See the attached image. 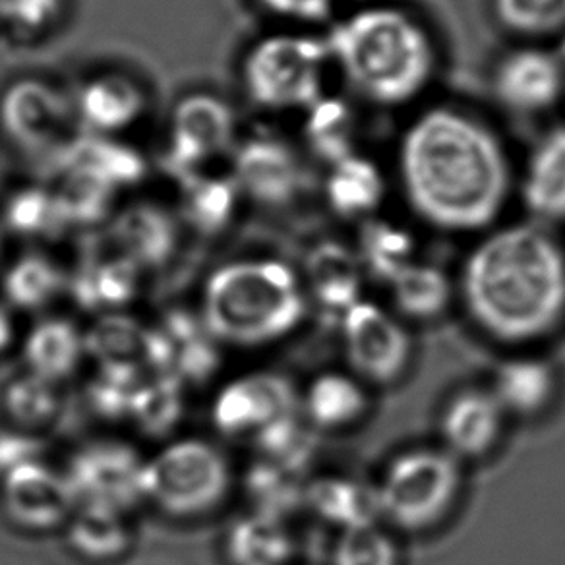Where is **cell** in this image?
<instances>
[{"label":"cell","instance_id":"4dcf8cb0","mask_svg":"<svg viewBox=\"0 0 565 565\" xmlns=\"http://www.w3.org/2000/svg\"><path fill=\"white\" fill-rule=\"evenodd\" d=\"M132 529L125 513L103 508H76L66 523V542L74 554L94 564H107L128 554Z\"/></svg>","mask_w":565,"mask_h":565},{"label":"cell","instance_id":"52a82bcc","mask_svg":"<svg viewBox=\"0 0 565 565\" xmlns=\"http://www.w3.org/2000/svg\"><path fill=\"white\" fill-rule=\"evenodd\" d=\"M330 66L326 40L275 33L244 56V87L264 109L307 110L326 95L323 82Z\"/></svg>","mask_w":565,"mask_h":565},{"label":"cell","instance_id":"ffe728a7","mask_svg":"<svg viewBox=\"0 0 565 565\" xmlns=\"http://www.w3.org/2000/svg\"><path fill=\"white\" fill-rule=\"evenodd\" d=\"M361 262L345 244L323 241L308 252L305 264V291L326 315L343 318L362 300Z\"/></svg>","mask_w":565,"mask_h":565},{"label":"cell","instance_id":"4fadbf2b","mask_svg":"<svg viewBox=\"0 0 565 565\" xmlns=\"http://www.w3.org/2000/svg\"><path fill=\"white\" fill-rule=\"evenodd\" d=\"M233 179L243 196L266 207H285L305 190L307 171L289 141L274 134H252L233 151Z\"/></svg>","mask_w":565,"mask_h":565},{"label":"cell","instance_id":"9a60e30c","mask_svg":"<svg viewBox=\"0 0 565 565\" xmlns=\"http://www.w3.org/2000/svg\"><path fill=\"white\" fill-rule=\"evenodd\" d=\"M0 505L12 525L30 533L66 526L78 508L64 471L45 461L25 465L0 480Z\"/></svg>","mask_w":565,"mask_h":565},{"label":"cell","instance_id":"bcb514c9","mask_svg":"<svg viewBox=\"0 0 565 565\" xmlns=\"http://www.w3.org/2000/svg\"><path fill=\"white\" fill-rule=\"evenodd\" d=\"M63 0H0V20L17 32L40 33L55 24Z\"/></svg>","mask_w":565,"mask_h":565},{"label":"cell","instance_id":"83f0119b","mask_svg":"<svg viewBox=\"0 0 565 565\" xmlns=\"http://www.w3.org/2000/svg\"><path fill=\"white\" fill-rule=\"evenodd\" d=\"M385 198L382 169L359 151L330 167L326 200L345 220H370Z\"/></svg>","mask_w":565,"mask_h":565},{"label":"cell","instance_id":"d6a6232c","mask_svg":"<svg viewBox=\"0 0 565 565\" xmlns=\"http://www.w3.org/2000/svg\"><path fill=\"white\" fill-rule=\"evenodd\" d=\"M68 287V275L45 254H24L2 275V295L10 307L38 312Z\"/></svg>","mask_w":565,"mask_h":565},{"label":"cell","instance_id":"f907efd6","mask_svg":"<svg viewBox=\"0 0 565 565\" xmlns=\"http://www.w3.org/2000/svg\"><path fill=\"white\" fill-rule=\"evenodd\" d=\"M0 252H2V233H0Z\"/></svg>","mask_w":565,"mask_h":565},{"label":"cell","instance_id":"484cf974","mask_svg":"<svg viewBox=\"0 0 565 565\" xmlns=\"http://www.w3.org/2000/svg\"><path fill=\"white\" fill-rule=\"evenodd\" d=\"M557 377L550 362L518 356L495 370L494 393L505 415L531 418L541 415L556 397Z\"/></svg>","mask_w":565,"mask_h":565},{"label":"cell","instance_id":"c3c4849f","mask_svg":"<svg viewBox=\"0 0 565 565\" xmlns=\"http://www.w3.org/2000/svg\"><path fill=\"white\" fill-rule=\"evenodd\" d=\"M259 7L274 17L299 22V24H323L333 17L338 0H258Z\"/></svg>","mask_w":565,"mask_h":565},{"label":"cell","instance_id":"2e32d148","mask_svg":"<svg viewBox=\"0 0 565 565\" xmlns=\"http://www.w3.org/2000/svg\"><path fill=\"white\" fill-rule=\"evenodd\" d=\"M494 94L518 115H542L565 92V64L546 49L521 47L503 56L494 72Z\"/></svg>","mask_w":565,"mask_h":565},{"label":"cell","instance_id":"4316f807","mask_svg":"<svg viewBox=\"0 0 565 565\" xmlns=\"http://www.w3.org/2000/svg\"><path fill=\"white\" fill-rule=\"evenodd\" d=\"M305 505L341 531L377 525L382 518L376 487L345 477H322L308 482Z\"/></svg>","mask_w":565,"mask_h":565},{"label":"cell","instance_id":"8992f818","mask_svg":"<svg viewBox=\"0 0 565 565\" xmlns=\"http://www.w3.org/2000/svg\"><path fill=\"white\" fill-rule=\"evenodd\" d=\"M461 487V461L448 449H408L393 457L376 487L382 518L401 531H426L448 515Z\"/></svg>","mask_w":565,"mask_h":565},{"label":"cell","instance_id":"836d02e7","mask_svg":"<svg viewBox=\"0 0 565 565\" xmlns=\"http://www.w3.org/2000/svg\"><path fill=\"white\" fill-rule=\"evenodd\" d=\"M354 252L362 271L387 285L416 262L415 238L407 228L376 217L364 221Z\"/></svg>","mask_w":565,"mask_h":565},{"label":"cell","instance_id":"f6af8a7d","mask_svg":"<svg viewBox=\"0 0 565 565\" xmlns=\"http://www.w3.org/2000/svg\"><path fill=\"white\" fill-rule=\"evenodd\" d=\"M495 17L523 35H548L565 28V0H494Z\"/></svg>","mask_w":565,"mask_h":565},{"label":"cell","instance_id":"d6986e66","mask_svg":"<svg viewBox=\"0 0 565 565\" xmlns=\"http://www.w3.org/2000/svg\"><path fill=\"white\" fill-rule=\"evenodd\" d=\"M505 416L492 392L463 390L456 393L441 413L444 449L459 461L487 456L502 438Z\"/></svg>","mask_w":565,"mask_h":565},{"label":"cell","instance_id":"f35d334b","mask_svg":"<svg viewBox=\"0 0 565 565\" xmlns=\"http://www.w3.org/2000/svg\"><path fill=\"white\" fill-rule=\"evenodd\" d=\"M4 225L24 238H55L68 231L64 223L55 189H20L4 204Z\"/></svg>","mask_w":565,"mask_h":565},{"label":"cell","instance_id":"816d5d0a","mask_svg":"<svg viewBox=\"0 0 565 565\" xmlns=\"http://www.w3.org/2000/svg\"><path fill=\"white\" fill-rule=\"evenodd\" d=\"M0 24H2V20H0Z\"/></svg>","mask_w":565,"mask_h":565},{"label":"cell","instance_id":"681fc988","mask_svg":"<svg viewBox=\"0 0 565 565\" xmlns=\"http://www.w3.org/2000/svg\"><path fill=\"white\" fill-rule=\"evenodd\" d=\"M14 322H12V316L9 315V310L0 305V354L7 353L12 341H14Z\"/></svg>","mask_w":565,"mask_h":565},{"label":"cell","instance_id":"7dc6e473","mask_svg":"<svg viewBox=\"0 0 565 565\" xmlns=\"http://www.w3.org/2000/svg\"><path fill=\"white\" fill-rule=\"evenodd\" d=\"M45 444L22 428H0V480L25 465L43 461Z\"/></svg>","mask_w":565,"mask_h":565},{"label":"cell","instance_id":"ee69618b","mask_svg":"<svg viewBox=\"0 0 565 565\" xmlns=\"http://www.w3.org/2000/svg\"><path fill=\"white\" fill-rule=\"evenodd\" d=\"M333 565H399V550L390 534L377 525L341 531Z\"/></svg>","mask_w":565,"mask_h":565},{"label":"cell","instance_id":"f546056e","mask_svg":"<svg viewBox=\"0 0 565 565\" xmlns=\"http://www.w3.org/2000/svg\"><path fill=\"white\" fill-rule=\"evenodd\" d=\"M295 542L287 521L248 513L236 519L225 534V556L231 565H287Z\"/></svg>","mask_w":565,"mask_h":565},{"label":"cell","instance_id":"e0dca14e","mask_svg":"<svg viewBox=\"0 0 565 565\" xmlns=\"http://www.w3.org/2000/svg\"><path fill=\"white\" fill-rule=\"evenodd\" d=\"M58 177H79L102 184L110 192L130 189L143 181L146 161L138 151L110 136H74L51 158Z\"/></svg>","mask_w":565,"mask_h":565},{"label":"cell","instance_id":"8d00e7d4","mask_svg":"<svg viewBox=\"0 0 565 565\" xmlns=\"http://www.w3.org/2000/svg\"><path fill=\"white\" fill-rule=\"evenodd\" d=\"M148 328L120 312L99 316L84 333L86 356L99 366H143Z\"/></svg>","mask_w":565,"mask_h":565},{"label":"cell","instance_id":"6da1fadb","mask_svg":"<svg viewBox=\"0 0 565 565\" xmlns=\"http://www.w3.org/2000/svg\"><path fill=\"white\" fill-rule=\"evenodd\" d=\"M397 173L416 217L448 233L494 225L511 192L510 158L498 134L454 107L424 110L405 128Z\"/></svg>","mask_w":565,"mask_h":565},{"label":"cell","instance_id":"d4e9b609","mask_svg":"<svg viewBox=\"0 0 565 565\" xmlns=\"http://www.w3.org/2000/svg\"><path fill=\"white\" fill-rule=\"evenodd\" d=\"M177 181L181 220L190 228L200 235L215 236L233 223L243 198L233 174L198 171Z\"/></svg>","mask_w":565,"mask_h":565},{"label":"cell","instance_id":"8fae6325","mask_svg":"<svg viewBox=\"0 0 565 565\" xmlns=\"http://www.w3.org/2000/svg\"><path fill=\"white\" fill-rule=\"evenodd\" d=\"M299 411V392L291 380L259 370L233 377L215 393L212 423L225 438H254L267 426Z\"/></svg>","mask_w":565,"mask_h":565},{"label":"cell","instance_id":"74e56055","mask_svg":"<svg viewBox=\"0 0 565 565\" xmlns=\"http://www.w3.org/2000/svg\"><path fill=\"white\" fill-rule=\"evenodd\" d=\"M252 441L258 449L259 459L279 465L295 475L307 471L318 449L315 426L307 418H300L299 413L267 426Z\"/></svg>","mask_w":565,"mask_h":565},{"label":"cell","instance_id":"44dd1931","mask_svg":"<svg viewBox=\"0 0 565 565\" xmlns=\"http://www.w3.org/2000/svg\"><path fill=\"white\" fill-rule=\"evenodd\" d=\"M521 198L536 223L565 221V126H556L536 141L526 159Z\"/></svg>","mask_w":565,"mask_h":565},{"label":"cell","instance_id":"9c48e42d","mask_svg":"<svg viewBox=\"0 0 565 565\" xmlns=\"http://www.w3.org/2000/svg\"><path fill=\"white\" fill-rule=\"evenodd\" d=\"M74 103L41 79H20L0 99V128L17 148L53 158L74 138Z\"/></svg>","mask_w":565,"mask_h":565},{"label":"cell","instance_id":"f1b7e54d","mask_svg":"<svg viewBox=\"0 0 565 565\" xmlns=\"http://www.w3.org/2000/svg\"><path fill=\"white\" fill-rule=\"evenodd\" d=\"M300 405L316 430H341L366 415L369 395L359 377L323 372L310 382Z\"/></svg>","mask_w":565,"mask_h":565},{"label":"cell","instance_id":"277c9868","mask_svg":"<svg viewBox=\"0 0 565 565\" xmlns=\"http://www.w3.org/2000/svg\"><path fill=\"white\" fill-rule=\"evenodd\" d=\"M307 310V291L292 267L281 259L244 258L207 277L200 318L221 345L258 349L299 330Z\"/></svg>","mask_w":565,"mask_h":565},{"label":"cell","instance_id":"7c38bea8","mask_svg":"<svg viewBox=\"0 0 565 565\" xmlns=\"http://www.w3.org/2000/svg\"><path fill=\"white\" fill-rule=\"evenodd\" d=\"M236 118L215 95L196 94L177 103L171 117L167 167L174 179L204 171L235 146Z\"/></svg>","mask_w":565,"mask_h":565},{"label":"cell","instance_id":"3957f363","mask_svg":"<svg viewBox=\"0 0 565 565\" xmlns=\"http://www.w3.org/2000/svg\"><path fill=\"white\" fill-rule=\"evenodd\" d=\"M326 45L354 94L382 107L416 99L430 86L438 64L428 30L390 4L354 10L331 28Z\"/></svg>","mask_w":565,"mask_h":565},{"label":"cell","instance_id":"ba28073f","mask_svg":"<svg viewBox=\"0 0 565 565\" xmlns=\"http://www.w3.org/2000/svg\"><path fill=\"white\" fill-rule=\"evenodd\" d=\"M64 477L78 508H103L128 515L146 503V459L128 441H87L72 454Z\"/></svg>","mask_w":565,"mask_h":565},{"label":"cell","instance_id":"30bf717a","mask_svg":"<svg viewBox=\"0 0 565 565\" xmlns=\"http://www.w3.org/2000/svg\"><path fill=\"white\" fill-rule=\"evenodd\" d=\"M339 323L347 361L359 380L392 384L403 376L413 354V341L395 316L376 302L362 299L347 310Z\"/></svg>","mask_w":565,"mask_h":565},{"label":"cell","instance_id":"5b68a950","mask_svg":"<svg viewBox=\"0 0 565 565\" xmlns=\"http://www.w3.org/2000/svg\"><path fill=\"white\" fill-rule=\"evenodd\" d=\"M233 482L228 457L202 438L169 441L146 459V503L179 521L205 518L220 510Z\"/></svg>","mask_w":565,"mask_h":565},{"label":"cell","instance_id":"d590c367","mask_svg":"<svg viewBox=\"0 0 565 565\" xmlns=\"http://www.w3.org/2000/svg\"><path fill=\"white\" fill-rule=\"evenodd\" d=\"M305 490L307 484L300 480V475L259 457L244 475V492L252 511L266 518L287 521L305 505Z\"/></svg>","mask_w":565,"mask_h":565},{"label":"cell","instance_id":"7402d4cb","mask_svg":"<svg viewBox=\"0 0 565 565\" xmlns=\"http://www.w3.org/2000/svg\"><path fill=\"white\" fill-rule=\"evenodd\" d=\"M140 269L120 254L95 256L68 277V291L86 312H118L140 289Z\"/></svg>","mask_w":565,"mask_h":565},{"label":"cell","instance_id":"7a4b0ae2","mask_svg":"<svg viewBox=\"0 0 565 565\" xmlns=\"http://www.w3.org/2000/svg\"><path fill=\"white\" fill-rule=\"evenodd\" d=\"M461 297L492 339L546 338L565 320L564 243L536 221L495 228L465 259Z\"/></svg>","mask_w":565,"mask_h":565},{"label":"cell","instance_id":"60d3db41","mask_svg":"<svg viewBox=\"0 0 565 565\" xmlns=\"http://www.w3.org/2000/svg\"><path fill=\"white\" fill-rule=\"evenodd\" d=\"M2 407L12 424L22 430H35L51 423L61 411L56 384L25 372L4 387Z\"/></svg>","mask_w":565,"mask_h":565},{"label":"cell","instance_id":"b9f144b4","mask_svg":"<svg viewBox=\"0 0 565 565\" xmlns=\"http://www.w3.org/2000/svg\"><path fill=\"white\" fill-rule=\"evenodd\" d=\"M61 186L55 189L56 200L68 228L94 227L107 221L113 212L117 194L102 184L79 179V177H58Z\"/></svg>","mask_w":565,"mask_h":565},{"label":"cell","instance_id":"cb8c5ba5","mask_svg":"<svg viewBox=\"0 0 565 565\" xmlns=\"http://www.w3.org/2000/svg\"><path fill=\"white\" fill-rule=\"evenodd\" d=\"M22 356L30 374L58 385L87 359L84 331L63 316L43 318L28 331Z\"/></svg>","mask_w":565,"mask_h":565},{"label":"cell","instance_id":"1f68e13d","mask_svg":"<svg viewBox=\"0 0 565 565\" xmlns=\"http://www.w3.org/2000/svg\"><path fill=\"white\" fill-rule=\"evenodd\" d=\"M305 115L308 150L326 166H335L356 153L359 125L351 103L335 95H323Z\"/></svg>","mask_w":565,"mask_h":565},{"label":"cell","instance_id":"603a6c76","mask_svg":"<svg viewBox=\"0 0 565 565\" xmlns=\"http://www.w3.org/2000/svg\"><path fill=\"white\" fill-rule=\"evenodd\" d=\"M143 109L146 97L140 87L118 74L89 79L74 102L79 125L97 136L122 132L140 120Z\"/></svg>","mask_w":565,"mask_h":565},{"label":"cell","instance_id":"e575fe53","mask_svg":"<svg viewBox=\"0 0 565 565\" xmlns=\"http://www.w3.org/2000/svg\"><path fill=\"white\" fill-rule=\"evenodd\" d=\"M390 291L401 315L424 322L446 312L454 287L440 267L415 262L390 282Z\"/></svg>","mask_w":565,"mask_h":565},{"label":"cell","instance_id":"ab89813d","mask_svg":"<svg viewBox=\"0 0 565 565\" xmlns=\"http://www.w3.org/2000/svg\"><path fill=\"white\" fill-rule=\"evenodd\" d=\"M184 385L174 377L148 374L134 399L132 418L141 433L166 436L184 415Z\"/></svg>","mask_w":565,"mask_h":565},{"label":"cell","instance_id":"5bb4252c","mask_svg":"<svg viewBox=\"0 0 565 565\" xmlns=\"http://www.w3.org/2000/svg\"><path fill=\"white\" fill-rule=\"evenodd\" d=\"M200 316L173 310L148 328L143 366L182 385L204 384L220 369V349Z\"/></svg>","mask_w":565,"mask_h":565},{"label":"cell","instance_id":"ac0fdd59","mask_svg":"<svg viewBox=\"0 0 565 565\" xmlns=\"http://www.w3.org/2000/svg\"><path fill=\"white\" fill-rule=\"evenodd\" d=\"M109 236L117 254L146 271L159 269L173 258L181 228L174 213L163 205L136 202L110 220Z\"/></svg>","mask_w":565,"mask_h":565},{"label":"cell","instance_id":"7bdbcfd3","mask_svg":"<svg viewBox=\"0 0 565 565\" xmlns=\"http://www.w3.org/2000/svg\"><path fill=\"white\" fill-rule=\"evenodd\" d=\"M143 366H99L87 395L97 415L130 418L136 393L146 380Z\"/></svg>","mask_w":565,"mask_h":565}]
</instances>
